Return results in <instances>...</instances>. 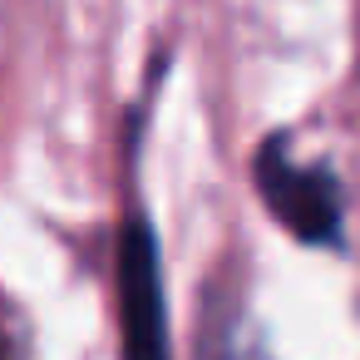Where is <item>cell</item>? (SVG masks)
<instances>
[{"label":"cell","instance_id":"1","mask_svg":"<svg viewBox=\"0 0 360 360\" xmlns=\"http://www.w3.org/2000/svg\"><path fill=\"white\" fill-rule=\"evenodd\" d=\"M262 193L271 202V212L296 227L301 237L321 242V237H335V222H340V198H335V183L326 178V168H301L291 163V153L276 143L266 158H262Z\"/></svg>","mask_w":360,"mask_h":360},{"label":"cell","instance_id":"3","mask_svg":"<svg viewBox=\"0 0 360 360\" xmlns=\"http://www.w3.org/2000/svg\"><path fill=\"white\" fill-rule=\"evenodd\" d=\"M15 345H20V330L11 326V306L0 301V360H15Z\"/></svg>","mask_w":360,"mask_h":360},{"label":"cell","instance_id":"2","mask_svg":"<svg viewBox=\"0 0 360 360\" xmlns=\"http://www.w3.org/2000/svg\"><path fill=\"white\" fill-rule=\"evenodd\" d=\"M124 345H129V360H163L158 266H153V242L143 227H134L124 247Z\"/></svg>","mask_w":360,"mask_h":360}]
</instances>
